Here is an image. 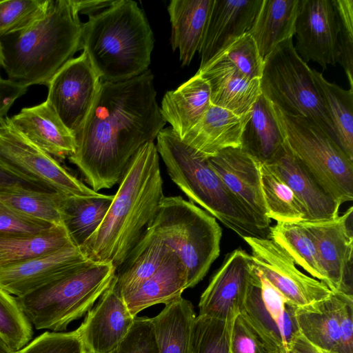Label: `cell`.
Instances as JSON below:
<instances>
[{
  "mask_svg": "<svg viewBox=\"0 0 353 353\" xmlns=\"http://www.w3.org/2000/svg\"><path fill=\"white\" fill-rule=\"evenodd\" d=\"M148 69L131 79L101 80L92 108L68 157L94 191L119 183L139 150L165 125Z\"/></svg>",
  "mask_w": 353,
  "mask_h": 353,
  "instance_id": "cell-1",
  "label": "cell"
},
{
  "mask_svg": "<svg viewBox=\"0 0 353 353\" xmlns=\"http://www.w3.org/2000/svg\"><path fill=\"white\" fill-rule=\"evenodd\" d=\"M119 185L100 225L79 247L88 260L110 263L116 271L141 238L164 197L154 141L139 150Z\"/></svg>",
  "mask_w": 353,
  "mask_h": 353,
  "instance_id": "cell-2",
  "label": "cell"
},
{
  "mask_svg": "<svg viewBox=\"0 0 353 353\" xmlns=\"http://www.w3.org/2000/svg\"><path fill=\"white\" fill-rule=\"evenodd\" d=\"M83 23L72 0H51L45 16L21 32L0 37L1 67L19 85H48L81 50Z\"/></svg>",
  "mask_w": 353,
  "mask_h": 353,
  "instance_id": "cell-3",
  "label": "cell"
},
{
  "mask_svg": "<svg viewBox=\"0 0 353 353\" xmlns=\"http://www.w3.org/2000/svg\"><path fill=\"white\" fill-rule=\"evenodd\" d=\"M154 36L137 3L115 0L83 23L81 50L101 81H121L148 70Z\"/></svg>",
  "mask_w": 353,
  "mask_h": 353,
  "instance_id": "cell-4",
  "label": "cell"
},
{
  "mask_svg": "<svg viewBox=\"0 0 353 353\" xmlns=\"http://www.w3.org/2000/svg\"><path fill=\"white\" fill-rule=\"evenodd\" d=\"M115 275L112 264L88 260L47 285L15 298L35 329L63 331L92 307Z\"/></svg>",
  "mask_w": 353,
  "mask_h": 353,
  "instance_id": "cell-5",
  "label": "cell"
},
{
  "mask_svg": "<svg viewBox=\"0 0 353 353\" xmlns=\"http://www.w3.org/2000/svg\"><path fill=\"white\" fill-rule=\"evenodd\" d=\"M147 230L181 259L188 272V288L204 278L219 256L222 230L216 219L180 196L163 198Z\"/></svg>",
  "mask_w": 353,
  "mask_h": 353,
  "instance_id": "cell-6",
  "label": "cell"
},
{
  "mask_svg": "<svg viewBox=\"0 0 353 353\" xmlns=\"http://www.w3.org/2000/svg\"><path fill=\"white\" fill-rule=\"evenodd\" d=\"M268 104L285 147L299 163L340 204L352 201L353 161L311 121Z\"/></svg>",
  "mask_w": 353,
  "mask_h": 353,
  "instance_id": "cell-7",
  "label": "cell"
},
{
  "mask_svg": "<svg viewBox=\"0 0 353 353\" xmlns=\"http://www.w3.org/2000/svg\"><path fill=\"white\" fill-rule=\"evenodd\" d=\"M260 88L268 101L287 113L305 117L336 142L311 68L296 52L292 38L280 43L263 59Z\"/></svg>",
  "mask_w": 353,
  "mask_h": 353,
  "instance_id": "cell-8",
  "label": "cell"
},
{
  "mask_svg": "<svg viewBox=\"0 0 353 353\" xmlns=\"http://www.w3.org/2000/svg\"><path fill=\"white\" fill-rule=\"evenodd\" d=\"M0 170L43 190L80 196L99 194L23 137L8 117L0 119Z\"/></svg>",
  "mask_w": 353,
  "mask_h": 353,
  "instance_id": "cell-9",
  "label": "cell"
},
{
  "mask_svg": "<svg viewBox=\"0 0 353 353\" xmlns=\"http://www.w3.org/2000/svg\"><path fill=\"white\" fill-rule=\"evenodd\" d=\"M296 308L253 266L247 296L240 313L270 353H289L291 342L299 333L295 316Z\"/></svg>",
  "mask_w": 353,
  "mask_h": 353,
  "instance_id": "cell-10",
  "label": "cell"
},
{
  "mask_svg": "<svg viewBox=\"0 0 353 353\" xmlns=\"http://www.w3.org/2000/svg\"><path fill=\"white\" fill-rule=\"evenodd\" d=\"M251 249V259L276 290L296 307L329 297L332 292L321 281L296 268L289 254L270 238L243 237Z\"/></svg>",
  "mask_w": 353,
  "mask_h": 353,
  "instance_id": "cell-11",
  "label": "cell"
},
{
  "mask_svg": "<svg viewBox=\"0 0 353 353\" xmlns=\"http://www.w3.org/2000/svg\"><path fill=\"white\" fill-rule=\"evenodd\" d=\"M100 83V78L83 52L59 69L48 84L46 101L74 137L92 108Z\"/></svg>",
  "mask_w": 353,
  "mask_h": 353,
  "instance_id": "cell-12",
  "label": "cell"
},
{
  "mask_svg": "<svg viewBox=\"0 0 353 353\" xmlns=\"http://www.w3.org/2000/svg\"><path fill=\"white\" fill-rule=\"evenodd\" d=\"M353 208L343 215L321 221L299 223L313 239L327 287L334 293L353 296Z\"/></svg>",
  "mask_w": 353,
  "mask_h": 353,
  "instance_id": "cell-13",
  "label": "cell"
},
{
  "mask_svg": "<svg viewBox=\"0 0 353 353\" xmlns=\"http://www.w3.org/2000/svg\"><path fill=\"white\" fill-rule=\"evenodd\" d=\"M298 54L323 70L339 61L338 24L332 0H299L295 24Z\"/></svg>",
  "mask_w": 353,
  "mask_h": 353,
  "instance_id": "cell-14",
  "label": "cell"
},
{
  "mask_svg": "<svg viewBox=\"0 0 353 353\" xmlns=\"http://www.w3.org/2000/svg\"><path fill=\"white\" fill-rule=\"evenodd\" d=\"M252 273L250 254L241 248L230 252L202 293L199 314L233 319L243 309Z\"/></svg>",
  "mask_w": 353,
  "mask_h": 353,
  "instance_id": "cell-15",
  "label": "cell"
},
{
  "mask_svg": "<svg viewBox=\"0 0 353 353\" xmlns=\"http://www.w3.org/2000/svg\"><path fill=\"white\" fill-rule=\"evenodd\" d=\"M207 159L258 225L270 233L271 220L267 216L261 183V162L241 147L225 149Z\"/></svg>",
  "mask_w": 353,
  "mask_h": 353,
  "instance_id": "cell-16",
  "label": "cell"
},
{
  "mask_svg": "<svg viewBox=\"0 0 353 353\" xmlns=\"http://www.w3.org/2000/svg\"><path fill=\"white\" fill-rule=\"evenodd\" d=\"M135 316L117 285L116 275L77 329L85 353H109L124 338Z\"/></svg>",
  "mask_w": 353,
  "mask_h": 353,
  "instance_id": "cell-17",
  "label": "cell"
},
{
  "mask_svg": "<svg viewBox=\"0 0 353 353\" xmlns=\"http://www.w3.org/2000/svg\"><path fill=\"white\" fill-rule=\"evenodd\" d=\"M88 261L79 248L68 245L25 261L0 266V288L23 296Z\"/></svg>",
  "mask_w": 353,
  "mask_h": 353,
  "instance_id": "cell-18",
  "label": "cell"
},
{
  "mask_svg": "<svg viewBox=\"0 0 353 353\" xmlns=\"http://www.w3.org/2000/svg\"><path fill=\"white\" fill-rule=\"evenodd\" d=\"M263 0H214L199 51L203 68L251 28Z\"/></svg>",
  "mask_w": 353,
  "mask_h": 353,
  "instance_id": "cell-19",
  "label": "cell"
},
{
  "mask_svg": "<svg viewBox=\"0 0 353 353\" xmlns=\"http://www.w3.org/2000/svg\"><path fill=\"white\" fill-rule=\"evenodd\" d=\"M10 121L23 137L53 157L65 159L75 152L74 135L46 101L21 109Z\"/></svg>",
  "mask_w": 353,
  "mask_h": 353,
  "instance_id": "cell-20",
  "label": "cell"
},
{
  "mask_svg": "<svg viewBox=\"0 0 353 353\" xmlns=\"http://www.w3.org/2000/svg\"><path fill=\"white\" fill-rule=\"evenodd\" d=\"M250 112L239 116L210 105L200 121L181 139L198 154L209 159L230 148H240Z\"/></svg>",
  "mask_w": 353,
  "mask_h": 353,
  "instance_id": "cell-21",
  "label": "cell"
},
{
  "mask_svg": "<svg viewBox=\"0 0 353 353\" xmlns=\"http://www.w3.org/2000/svg\"><path fill=\"white\" fill-rule=\"evenodd\" d=\"M196 74L209 84L211 104L239 116L248 114L261 94L260 79L246 77L227 62L209 63Z\"/></svg>",
  "mask_w": 353,
  "mask_h": 353,
  "instance_id": "cell-22",
  "label": "cell"
},
{
  "mask_svg": "<svg viewBox=\"0 0 353 353\" xmlns=\"http://www.w3.org/2000/svg\"><path fill=\"white\" fill-rule=\"evenodd\" d=\"M305 207V221H321L339 216L340 204L310 175L285 147L270 163Z\"/></svg>",
  "mask_w": 353,
  "mask_h": 353,
  "instance_id": "cell-23",
  "label": "cell"
},
{
  "mask_svg": "<svg viewBox=\"0 0 353 353\" xmlns=\"http://www.w3.org/2000/svg\"><path fill=\"white\" fill-rule=\"evenodd\" d=\"M187 288L186 268L172 250L154 274L134 289L121 295L131 314L136 316L139 312L152 305L167 304L181 297Z\"/></svg>",
  "mask_w": 353,
  "mask_h": 353,
  "instance_id": "cell-24",
  "label": "cell"
},
{
  "mask_svg": "<svg viewBox=\"0 0 353 353\" xmlns=\"http://www.w3.org/2000/svg\"><path fill=\"white\" fill-rule=\"evenodd\" d=\"M214 0H172L168 6L172 27L170 43L179 50L182 65L199 52Z\"/></svg>",
  "mask_w": 353,
  "mask_h": 353,
  "instance_id": "cell-25",
  "label": "cell"
},
{
  "mask_svg": "<svg viewBox=\"0 0 353 353\" xmlns=\"http://www.w3.org/2000/svg\"><path fill=\"white\" fill-rule=\"evenodd\" d=\"M211 105L208 81L196 73L176 89L168 91L160 107L161 114L182 139L202 118Z\"/></svg>",
  "mask_w": 353,
  "mask_h": 353,
  "instance_id": "cell-26",
  "label": "cell"
},
{
  "mask_svg": "<svg viewBox=\"0 0 353 353\" xmlns=\"http://www.w3.org/2000/svg\"><path fill=\"white\" fill-rule=\"evenodd\" d=\"M299 4V0H263L247 32L263 60L280 43L294 35Z\"/></svg>",
  "mask_w": 353,
  "mask_h": 353,
  "instance_id": "cell-27",
  "label": "cell"
},
{
  "mask_svg": "<svg viewBox=\"0 0 353 353\" xmlns=\"http://www.w3.org/2000/svg\"><path fill=\"white\" fill-rule=\"evenodd\" d=\"M338 294L297 307L295 312L300 334L313 345L330 353H339Z\"/></svg>",
  "mask_w": 353,
  "mask_h": 353,
  "instance_id": "cell-28",
  "label": "cell"
},
{
  "mask_svg": "<svg viewBox=\"0 0 353 353\" xmlns=\"http://www.w3.org/2000/svg\"><path fill=\"white\" fill-rule=\"evenodd\" d=\"M113 196L101 193L90 196L62 195L61 225L76 247L79 248L99 228Z\"/></svg>",
  "mask_w": 353,
  "mask_h": 353,
  "instance_id": "cell-29",
  "label": "cell"
},
{
  "mask_svg": "<svg viewBox=\"0 0 353 353\" xmlns=\"http://www.w3.org/2000/svg\"><path fill=\"white\" fill-rule=\"evenodd\" d=\"M171 249L146 229L126 260L116 271L121 293L130 291L154 274L168 256Z\"/></svg>",
  "mask_w": 353,
  "mask_h": 353,
  "instance_id": "cell-30",
  "label": "cell"
},
{
  "mask_svg": "<svg viewBox=\"0 0 353 353\" xmlns=\"http://www.w3.org/2000/svg\"><path fill=\"white\" fill-rule=\"evenodd\" d=\"M241 148L261 163H270L283 150V141L261 94L254 103L242 134Z\"/></svg>",
  "mask_w": 353,
  "mask_h": 353,
  "instance_id": "cell-31",
  "label": "cell"
},
{
  "mask_svg": "<svg viewBox=\"0 0 353 353\" xmlns=\"http://www.w3.org/2000/svg\"><path fill=\"white\" fill-rule=\"evenodd\" d=\"M195 317L193 305L181 296L165 304L152 318L159 353H189Z\"/></svg>",
  "mask_w": 353,
  "mask_h": 353,
  "instance_id": "cell-32",
  "label": "cell"
},
{
  "mask_svg": "<svg viewBox=\"0 0 353 353\" xmlns=\"http://www.w3.org/2000/svg\"><path fill=\"white\" fill-rule=\"evenodd\" d=\"M314 84L335 131L336 142L353 161V88L345 90L311 69Z\"/></svg>",
  "mask_w": 353,
  "mask_h": 353,
  "instance_id": "cell-33",
  "label": "cell"
},
{
  "mask_svg": "<svg viewBox=\"0 0 353 353\" xmlns=\"http://www.w3.org/2000/svg\"><path fill=\"white\" fill-rule=\"evenodd\" d=\"M74 245L62 225L33 234L0 233V266ZM75 246V245H74Z\"/></svg>",
  "mask_w": 353,
  "mask_h": 353,
  "instance_id": "cell-34",
  "label": "cell"
},
{
  "mask_svg": "<svg viewBox=\"0 0 353 353\" xmlns=\"http://www.w3.org/2000/svg\"><path fill=\"white\" fill-rule=\"evenodd\" d=\"M63 194L26 183L0 187L1 202L23 215L52 225H62L59 206Z\"/></svg>",
  "mask_w": 353,
  "mask_h": 353,
  "instance_id": "cell-35",
  "label": "cell"
},
{
  "mask_svg": "<svg viewBox=\"0 0 353 353\" xmlns=\"http://www.w3.org/2000/svg\"><path fill=\"white\" fill-rule=\"evenodd\" d=\"M260 175L268 217L276 223L305 221V207L278 172L270 164L261 163Z\"/></svg>",
  "mask_w": 353,
  "mask_h": 353,
  "instance_id": "cell-36",
  "label": "cell"
},
{
  "mask_svg": "<svg viewBox=\"0 0 353 353\" xmlns=\"http://www.w3.org/2000/svg\"><path fill=\"white\" fill-rule=\"evenodd\" d=\"M269 238L282 247L312 277L325 285L327 279L321 267L315 243L299 223L277 222L270 228ZM327 286V285H326Z\"/></svg>",
  "mask_w": 353,
  "mask_h": 353,
  "instance_id": "cell-37",
  "label": "cell"
},
{
  "mask_svg": "<svg viewBox=\"0 0 353 353\" xmlns=\"http://www.w3.org/2000/svg\"><path fill=\"white\" fill-rule=\"evenodd\" d=\"M233 319L196 316L191 330L189 353H230Z\"/></svg>",
  "mask_w": 353,
  "mask_h": 353,
  "instance_id": "cell-38",
  "label": "cell"
},
{
  "mask_svg": "<svg viewBox=\"0 0 353 353\" xmlns=\"http://www.w3.org/2000/svg\"><path fill=\"white\" fill-rule=\"evenodd\" d=\"M32 335V325L15 296L0 288V336L17 352L30 343Z\"/></svg>",
  "mask_w": 353,
  "mask_h": 353,
  "instance_id": "cell-39",
  "label": "cell"
},
{
  "mask_svg": "<svg viewBox=\"0 0 353 353\" xmlns=\"http://www.w3.org/2000/svg\"><path fill=\"white\" fill-rule=\"evenodd\" d=\"M51 0L0 1V37L26 30L46 14Z\"/></svg>",
  "mask_w": 353,
  "mask_h": 353,
  "instance_id": "cell-40",
  "label": "cell"
},
{
  "mask_svg": "<svg viewBox=\"0 0 353 353\" xmlns=\"http://www.w3.org/2000/svg\"><path fill=\"white\" fill-rule=\"evenodd\" d=\"M213 61L229 63L250 79H260L262 76L263 60L259 54L254 40L248 32L234 41L207 64Z\"/></svg>",
  "mask_w": 353,
  "mask_h": 353,
  "instance_id": "cell-41",
  "label": "cell"
},
{
  "mask_svg": "<svg viewBox=\"0 0 353 353\" xmlns=\"http://www.w3.org/2000/svg\"><path fill=\"white\" fill-rule=\"evenodd\" d=\"M338 24L339 64L353 88V0H332Z\"/></svg>",
  "mask_w": 353,
  "mask_h": 353,
  "instance_id": "cell-42",
  "label": "cell"
},
{
  "mask_svg": "<svg viewBox=\"0 0 353 353\" xmlns=\"http://www.w3.org/2000/svg\"><path fill=\"white\" fill-rule=\"evenodd\" d=\"M109 353H159L152 319L136 316L126 335Z\"/></svg>",
  "mask_w": 353,
  "mask_h": 353,
  "instance_id": "cell-43",
  "label": "cell"
},
{
  "mask_svg": "<svg viewBox=\"0 0 353 353\" xmlns=\"http://www.w3.org/2000/svg\"><path fill=\"white\" fill-rule=\"evenodd\" d=\"M16 353H85L77 330L69 332H46Z\"/></svg>",
  "mask_w": 353,
  "mask_h": 353,
  "instance_id": "cell-44",
  "label": "cell"
},
{
  "mask_svg": "<svg viewBox=\"0 0 353 353\" xmlns=\"http://www.w3.org/2000/svg\"><path fill=\"white\" fill-rule=\"evenodd\" d=\"M230 348V353H270L263 341L241 313L232 321Z\"/></svg>",
  "mask_w": 353,
  "mask_h": 353,
  "instance_id": "cell-45",
  "label": "cell"
},
{
  "mask_svg": "<svg viewBox=\"0 0 353 353\" xmlns=\"http://www.w3.org/2000/svg\"><path fill=\"white\" fill-rule=\"evenodd\" d=\"M54 225L32 219L14 210L0 201V233L33 234Z\"/></svg>",
  "mask_w": 353,
  "mask_h": 353,
  "instance_id": "cell-46",
  "label": "cell"
},
{
  "mask_svg": "<svg viewBox=\"0 0 353 353\" xmlns=\"http://www.w3.org/2000/svg\"><path fill=\"white\" fill-rule=\"evenodd\" d=\"M339 298V353H353V296L337 293Z\"/></svg>",
  "mask_w": 353,
  "mask_h": 353,
  "instance_id": "cell-47",
  "label": "cell"
},
{
  "mask_svg": "<svg viewBox=\"0 0 353 353\" xmlns=\"http://www.w3.org/2000/svg\"><path fill=\"white\" fill-rule=\"evenodd\" d=\"M28 87L0 78V119L5 117L13 103L28 90Z\"/></svg>",
  "mask_w": 353,
  "mask_h": 353,
  "instance_id": "cell-48",
  "label": "cell"
},
{
  "mask_svg": "<svg viewBox=\"0 0 353 353\" xmlns=\"http://www.w3.org/2000/svg\"><path fill=\"white\" fill-rule=\"evenodd\" d=\"M72 1L79 14H88L90 17L108 8L115 0Z\"/></svg>",
  "mask_w": 353,
  "mask_h": 353,
  "instance_id": "cell-49",
  "label": "cell"
},
{
  "mask_svg": "<svg viewBox=\"0 0 353 353\" xmlns=\"http://www.w3.org/2000/svg\"><path fill=\"white\" fill-rule=\"evenodd\" d=\"M290 353H330L308 341L300 332L298 333L291 342L289 347Z\"/></svg>",
  "mask_w": 353,
  "mask_h": 353,
  "instance_id": "cell-50",
  "label": "cell"
},
{
  "mask_svg": "<svg viewBox=\"0 0 353 353\" xmlns=\"http://www.w3.org/2000/svg\"><path fill=\"white\" fill-rule=\"evenodd\" d=\"M14 183H26L0 170V187ZM29 185V184H28Z\"/></svg>",
  "mask_w": 353,
  "mask_h": 353,
  "instance_id": "cell-51",
  "label": "cell"
},
{
  "mask_svg": "<svg viewBox=\"0 0 353 353\" xmlns=\"http://www.w3.org/2000/svg\"><path fill=\"white\" fill-rule=\"evenodd\" d=\"M0 336V353H16Z\"/></svg>",
  "mask_w": 353,
  "mask_h": 353,
  "instance_id": "cell-52",
  "label": "cell"
},
{
  "mask_svg": "<svg viewBox=\"0 0 353 353\" xmlns=\"http://www.w3.org/2000/svg\"><path fill=\"white\" fill-rule=\"evenodd\" d=\"M1 67V48H0V68ZM1 78V77H0Z\"/></svg>",
  "mask_w": 353,
  "mask_h": 353,
  "instance_id": "cell-53",
  "label": "cell"
},
{
  "mask_svg": "<svg viewBox=\"0 0 353 353\" xmlns=\"http://www.w3.org/2000/svg\"><path fill=\"white\" fill-rule=\"evenodd\" d=\"M289 353H290V352H289Z\"/></svg>",
  "mask_w": 353,
  "mask_h": 353,
  "instance_id": "cell-54",
  "label": "cell"
}]
</instances>
